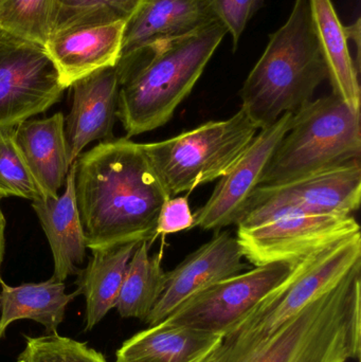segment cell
I'll use <instances>...</instances> for the list:
<instances>
[{
  "instance_id": "6da1fadb",
  "label": "cell",
  "mask_w": 361,
  "mask_h": 362,
  "mask_svg": "<svg viewBox=\"0 0 361 362\" xmlns=\"http://www.w3.org/2000/svg\"><path fill=\"white\" fill-rule=\"evenodd\" d=\"M74 194L87 248L154 242L159 214L171 196L141 144L123 137L100 142L74 161Z\"/></svg>"
},
{
  "instance_id": "7a4b0ae2",
  "label": "cell",
  "mask_w": 361,
  "mask_h": 362,
  "mask_svg": "<svg viewBox=\"0 0 361 362\" xmlns=\"http://www.w3.org/2000/svg\"><path fill=\"white\" fill-rule=\"evenodd\" d=\"M227 33L216 21L119 59L117 118L126 138L154 131L171 120Z\"/></svg>"
},
{
  "instance_id": "3957f363",
  "label": "cell",
  "mask_w": 361,
  "mask_h": 362,
  "mask_svg": "<svg viewBox=\"0 0 361 362\" xmlns=\"http://www.w3.org/2000/svg\"><path fill=\"white\" fill-rule=\"evenodd\" d=\"M329 78L309 0H296L290 18L269 36L262 57L241 90L242 107L259 129L313 101Z\"/></svg>"
},
{
  "instance_id": "277c9868",
  "label": "cell",
  "mask_w": 361,
  "mask_h": 362,
  "mask_svg": "<svg viewBox=\"0 0 361 362\" xmlns=\"http://www.w3.org/2000/svg\"><path fill=\"white\" fill-rule=\"evenodd\" d=\"M361 350V261L237 362H347Z\"/></svg>"
},
{
  "instance_id": "5b68a950",
  "label": "cell",
  "mask_w": 361,
  "mask_h": 362,
  "mask_svg": "<svg viewBox=\"0 0 361 362\" xmlns=\"http://www.w3.org/2000/svg\"><path fill=\"white\" fill-rule=\"evenodd\" d=\"M360 112L334 93L292 114L260 185H281L360 161Z\"/></svg>"
},
{
  "instance_id": "8992f818",
  "label": "cell",
  "mask_w": 361,
  "mask_h": 362,
  "mask_svg": "<svg viewBox=\"0 0 361 362\" xmlns=\"http://www.w3.org/2000/svg\"><path fill=\"white\" fill-rule=\"evenodd\" d=\"M259 127L243 108L227 120L210 121L162 141L142 144L171 197L220 180L244 154Z\"/></svg>"
},
{
  "instance_id": "52a82bcc",
  "label": "cell",
  "mask_w": 361,
  "mask_h": 362,
  "mask_svg": "<svg viewBox=\"0 0 361 362\" xmlns=\"http://www.w3.org/2000/svg\"><path fill=\"white\" fill-rule=\"evenodd\" d=\"M360 261V232L299 259L290 276L224 340L251 352Z\"/></svg>"
},
{
  "instance_id": "ba28073f",
  "label": "cell",
  "mask_w": 361,
  "mask_h": 362,
  "mask_svg": "<svg viewBox=\"0 0 361 362\" xmlns=\"http://www.w3.org/2000/svg\"><path fill=\"white\" fill-rule=\"evenodd\" d=\"M294 266L266 264L220 281L189 298L161 323L226 337L290 276Z\"/></svg>"
},
{
  "instance_id": "9c48e42d",
  "label": "cell",
  "mask_w": 361,
  "mask_h": 362,
  "mask_svg": "<svg viewBox=\"0 0 361 362\" xmlns=\"http://www.w3.org/2000/svg\"><path fill=\"white\" fill-rule=\"evenodd\" d=\"M361 199V163L281 183L259 185L239 214L237 228H250L288 213L352 214Z\"/></svg>"
},
{
  "instance_id": "30bf717a",
  "label": "cell",
  "mask_w": 361,
  "mask_h": 362,
  "mask_svg": "<svg viewBox=\"0 0 361 362\" xmlns=\"http://www.w3.org/2000/svg\"><path fill=\"white\" fill-rule=\"evenodd\" d=\"M65 89L45 46L0 30V127L47 112Z\"/></svg>"
},
{
  "instance_id": "8fae6325",
  "label": "cell",
  "mask_w": 361,
  "mask_h": 362,
  "mask_svg": "<svg viewBox=\"0 0 361 362\" xmlns=\"http://www.w3.org/2000/svg\"><path fill=\"white\" fill-rule=\"evenodd\" d=\"M360 232L352 214L288 213L250 228H237L244 257L254 266L299 259Z\"/></svg>"
},
{
  "instance_id": "7c38bea8",
  "label": "cell",
  "mask_w": 361,
  "mask_h": 362,
  "mask_svg": "<svg viewBox=\"0 0 361 362\" xmlns=\"http://www.w3.org/2000/svg\"><path fill=\"white\" fill-rule=\"evenodd\" d=\"M292 118V112H288L273 124L259 131L239 160L220 178L207 202L193 214V227L220 230L237 223L248 198L261 185L267 165L288 133Z\"/></svg>"
},
{
  "instance_id": "4fadbf2b",
  "label": "cell",
  "mask_w": 361,
  "mask_h": 362,
  "mask_svg": "<svg viewBox=\"0 0 361 362\" xmlns=\"http://www.w3.org/2000/svg\"><path fill=\"white\" fill-rule=\"evenodd\" d=\"M243 259L237 238L228 232L216 233L177 267L167 272L165 289L144 323L148 327L159 325L189 298L241 274L246 268Z\"/></svg>"
},
{
  "instance_id": "5bb4252c",
  "label": "cell",
  "mask_w": 361,
  "mask_h": 362,
  "mask_svg": "<svg viewBox=\"0 0 361 362\" xmlns=\"http://www.w3.org/2000/svg\"><path fill=\"white\" fill-rule=\"evenodd\" d=\"M72 106L65 120L70 163H73L91 142L114 139L119 100L116 66L97 70L74 82Z\"/></svg>"
},
{
  "instance_id": "9a60e30c",
  "label": "cell",
  "mask_w": 361,
  "mask_h": 362,
  "mask_svg": "<svg viewBox=\"0 0 361 362\" xmlns=\"http://www.w3.org/2000/svg\"><path fill=\"white\" fill-rule=\"evenodd\" d=\"M125 23L71 28L49 37L45 48L66 89L97 70L117 65Z\"/></svg>"
},
{
  "instance_id": "2e32d148",
  "label": "cell",
  "mask_w": 361,
  "mask_h": 362,
  "mask_svg": "<svg viewBox=\"0 0 361 362\" xmlns=\"http://www.w3.org/2000/svg\"><path fill=\"white\" fill-rule=\"evenodd\" d=\"M216 21L206 0H144L125 23L121 57L188 35Z\"/></svg>"
},
{
  "instance_id": "e0dca14e",
  "label": "cell",
  "mask_w": 361,
  "mask_h": 362,
  "mask_svg": "<svg viewBox=\"0 0 361 362\" xmlns=\"http://www.w3.org/2000/svg\"><path fill=\"white\" fill-rule=\"evenodd\" d=\"M14 140L45 197H57L72 165L64 115L23 121L14 127Z\"/></svg>"
},
{
  "instance_id": "ac0fdd59",
  "label": "cell",
  "mask_w": 361,
  "mask_h": 362,
  "mask_svg": "<svg viewBox=\"0 0 361 362\" xmlns=\"http://www.w3.org/2000/svg\"><path fill=\"white\" fill-rule=\"evenodd\" d=\"M74 174L73 163L61 195L32 202L52 251L54 262L52 278L59 282H64L68 276H78L81 272L78 266L84 263L86 257V238L74 194Z\"/></svg>"
},
{
  "instance_id": "d6986e66",
  "label": "cell",
  "mask_w": 361,
  "mask_h": 362,
  "mask_svg": "<svg viewBox=\"0 0 361 362\" xmlns=\"http://www.w3.org/2000/svg\"><path fill=\"white\" fill-rule=\"evenodd\" d=\"M223 341L222 336L159 323L127 339L116 362H203Z\"/></svg>"
},
{
  "instance_id": "ffe728a7",
  "label": "cell",
  "mask_w": 361,
  "mask_h": 362,
  "mask_svg": "<svg viewBox=\"0 0 361 362\" xmlns=\"http://www.w3.org/2000/svg\"><path fill=\"white\" fill-rule=\"evenodd\" d=\"M309 6L333 93L360 112V66L350 51L347 27L339 21L331 0H309Z\"/></svg>"
},
{
  "instance_id": "44dd1931",
  "label": "cell",
  "mask_w": 361,
  "mask_h": 362,
  "mask_svg": "<svg viewBox=\"0 0 361 362\" xmlns=\"http://www.w3.org/2000/svg\"><path fill=\"white\" fill-rule=\"evenodd\" d=\"M0 285V341L10 325L23 319L40 323L48 335L57 334L65 318L66 308L80 295L78 289L66 293L64 282L53 278L18 286H10L2 281Z\"/></svg>"
},
{
  "instance_id": "7402d4cb",
  "label": "cell",
  "mask_w": 361,
  "mask_h": 362,
  "mask_svg": "<svg viewBox=\"0 0 361 362\" xmlns=\"http://www.w3.org/2000/svg\"><path fill=\"white\" fill-rule=\"evenodd\" d=\"M139 243L93 249L88 265L78 274V293L86 301V331H91L116 308L129 259Z\"/></svg>"
},
{
  "instance_id": "603a6c76",
  "label": "cell",
  "mask_w": 361,
  "mask_h": 362,
  "mask_svg": "<svg viewBox=\"0 0 361 362\" xmlns=\"http://www.w3.org/2000/svg\"><path fill=\"white\" fill-rule=\"evenodd\" d=\"M150 242L136 247L125 272L116 308L122 318L146 320L160 298L167 280L161 266L162 255H150Z\"/></svg>"
},
{
  "instance_id": "cb8c5ba5",
  "label": "cell",
  "mask_w": 361,
  "mask_h": 362,
  "mask_svg": "<svg viewBox=\"0 0 361 362\" xmlns=\"http://www.w3.org/2000/svg\"><path fill=\"white\" fill-rule=\"evenodd\" d=\"M143 1L144 0H57L52 34L71 28L127 23Z\"/></svg>"
},
{
  "instance_id": "d4e9b609",
  "label": "cell",
  "mask_w": 361,
  "mask_h": 362,
  "mask_svg": "<svg viewBox=\"0 0 361 362\" xmlns=\"http://www.w3.org/2000/svg\"><path fill=\"white\" fill-rule=\"evenodd\" d=\"M55 12L57 0H0V30L45 46Z\"/></svg>"
},
{
  "instance_id": "484cf974",
  "label": "cell",
  "mask_w": 361,
  "mask_h": 362,
  "mask_svg": "<svg viewBox=\"0 0 361 362\" xmlns=\"http://www.w3.org/2000/svg\"><path fill=\"white\" fill-rule=\"evenodd\" d=\"M44 198L14 140V127H0V198Z\"/></svg>"
},
{
  "instance_id": "4316f807",
  "label": "cell",
  "mask_w": 361,
  "mask_h": 362,
  "mask_svg": "<svg viewBox=\"0 0 361 362\" xmlns=\"http://www.w3.org/2000/svg\"><path fill=\"white\" fill-rule=\"evenodd\" d=\"M18 358L25 362H107L86 344L59 334L25 338V350Z\"/></svg>"
},
{
  "instance_id": "83f0119b",
  "label": "cell",
  "mask_w": 361,
  "mask_h": 362,
  "mask_svg": "<svg viewBox=\"0 0 361 362\" xmlns=\"http://www.w3.org/2000/svg\"><path fill=\"white\" fill-rule=\"evenodd\" d=\"M215 18L231 34L237 49L248 21L260 10L265 0H206Z\"/></svg>"
},
{
  "instance_id": "f1b7e54d",
  "label": "cell",
  "mask_w": 361,
  "mask_h": 362,
  "mask_svg": "<svg viewBox=\"0 0 361 362\" xmlns=\"http://www.w3.org/2000/svg\"><path fill=\"white\" fill-rule=\"evenodd\" d=\"M193 225L194 215L191 212L188 196L170 197L163 204L159 214L154 240L159 235H169L191 229Z\"/></svg>"
},
{
  "instance_id": "f546056e",
  "label": "cell",
  "mask_w": 361,
  "mask_h": 362,
  "mask_svg": "<svg viewBox=\"0 0 361 362\" xmlns=\"http://www.w3.org/2000/svg\"><path fill=\"white\" fill-rule=\"evenodd\" d=\"M242 357H244V354L239 346L224 340L203 362H237Z\"/></svg>"
},
{
  "instance_id": "4dcf8cb0",
  "label": "cell",
  "mask_w": 361,
  "mask_h": 362,
  "mask_svg": "<svg viewBox=\"0 0 361 362\" xmlns=\"http://www.w3.org/2000/svg\"><path fill=\"white\" fill-rule=\"evenodd\" d=\"M1 200V198H0ZM4 230H6V218L0 206V269H1L2 259L4 255ZM2 282L1 274H0V283Z\"/></svg>"
},
{
  "instance_id": "1f68e13d",
  "label": "cell",
  "mask_w": 361,
  "mask_h": 362,
  "mask_svg": "<svg viewBox=\"0 0 361 362\" xmlns=\"http://www.w3.org/2000/svg\"><path fill=\"white\" fill-rule=\"evenodd\" d=\"M17 362H25V361H21V359H19V358H18V361H17Z\"/></svg>"
}]
</instances>
